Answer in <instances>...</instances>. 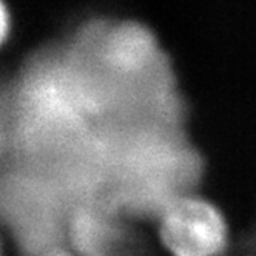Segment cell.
Here are the masks:
<instances>
[{
	"label": "cell",
	"instance_id": "1",
	"mask_svg": "<svg viewBox=\"0 0 256 256\" xmlns=\"http://www.w3.org/2000/svg\"><path fill=\"white\" fill-rule=\"evenodd\" d=\"M158 240L168 256H224L230 247V227L212 200L182 194L159 212Z\"/></svg>",
	"mask_w": 256,
	"mask_h": 256
},
{
	"label": "cell",
	"instance_id": "2",
	"mask_svg": "<svg viewBox=\"0 0 256 256\" xmlns=\"http://www.w3.org/2000/svg\"><path fill=\"white\" fill-rule=\"evenodd\" d=\"M36 256H82L80 253H78L72 247H66V246H48L42 250H39V253Z\"/></svg>",
	"mask_w": 256,
	"mask_h": 256
}]
</instances>
